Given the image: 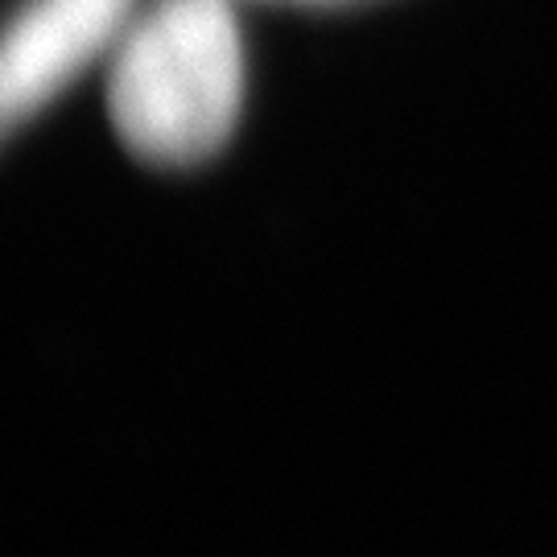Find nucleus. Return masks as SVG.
Wrapping results in <instances>:
<instances>
[{"label": "nucleus", "mask_w": 557, "mask_h": 557, "mask_svg": "<svg viewBox=\"0 0 557 557\" xmlns=\"http://www.w3.org/2000/svg\"><path fill=\"white\" fill-rule=\"evenodd\" d=\"M112 124L158 165L220 153L244 103V38L232 0H158L120 38Z\"/></svg>", "instance_id": "1"}, {"label": "nucleus", "mask_w": 557, "mask_h": 557, "mask_svg": "<svg viewBox=\"0 0 557 557\" xmlns=\"http://www.w3.org/2000/svg\"><path fill=\"white\" fill-rule=\"evenodd\" d=\"M133 0H25L0 46V112L38 116L120 34Z\"/></svg>", "instance_id": "2"}]
</instances>
